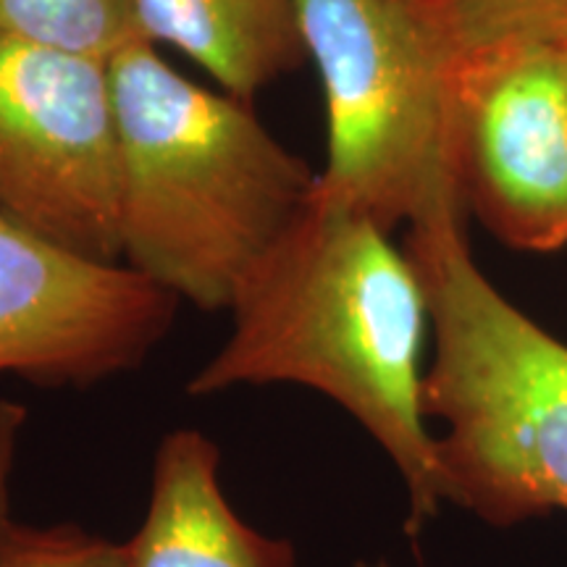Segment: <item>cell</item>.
Masks as SVG:
<instances>
[{
    "label": "cell",
    "mask_w": 567,
    "mask_h": 567,
    "mask_svg": "<svg viewBox=\"0 0 567 567\" xmlns=\"http://www.w3.org/2000/svg\"><path fill=\"white\" fill-rule=\"evenodd\" d=\"M231 334L189 396L297 384L334 400L386 452L408 488V536L446 505L436 436L423 413L425 295L408 252L365 213L310 195L245 274Z\"/></svg>",
    "instance_id": "1"
},
{
    "label": "cell",
    "mask_w": 567,
    "mask_h": 567,
    "mask_svg": "<svg viewBox=\"0 0 567 567\" xmlns=\"http://www.w3.org/2000/svg\"><path fill=\"white\" fill-rule=\"evenodd\" d=\"M122 166V260L200 310H229L245 274L313 195L318 174L250 105L179 74L140 40L109 63Z\"/></svg>",
    "instance_id": "2"
},
{
    "label": "cell",
    "mask_w": 567,
    "mask_h": 567,
    "mask_svg": "<svg viewBox=\"0 0 567 567\" xmlns=\"http://www.w3.org/2000/svg\"><path fill=\"white\" fill-rule=\"evenodd\" d=\"M465 210L446 200L408 226L405 252L434 329L423 413L444 423L446 502L509 528L567 513V344L486 279Z\"/></svg>",
    "instance_id": "3"
},
{
    "label": "cell",
    "mask_w": 567,
    "mask_h": 567,
    "mask_svg": "<svg viewBox=\"0 0 567 567\" xmlns=\"http://www.w3.org/2000/svg\"><path fill=\"white\" fill-rule=\"evenodd\" d=\"M326 101L316 195L392 234L463 200L457 59L431 0H295Z\"/></svg>",
    "instance_id": "4"
},
{
    "label": "cell",
    "mask_w": 567,
    "mask_h": 567,
    "mask_svg": "<svg viewBox=\"0 0 567 567\" xmlns=\"http://www.w3.org/2000/svg\"><path fill=\"white\" fill-rule=\"evenodd\" d=\"M0 216L122 264V166L109 63L0 34Z\"/></svg>",
    "instance_id": "5"
},
{
    "label": "cell",
    "mask_w": 567,
    "mask_h": 567,
    "mask_svg": "<svg viewBox=\"0 0 567 567\" xmlns=\"http://www.w3.org/2000/svg\"><path fill=\"white\" fill-rule=\"evenodd\" d=\"M179 297L0 216V373L92 386L130 373L172 329Z\"/></svg>",
    "instance_id": "6"
},
{
    "label": "cell",
    "mask_w": 567,
    "mask_h": 567,
    "mask_svg": "<svg viewBox=\"0 0 567 567\" xmlns=\"http://www.w3.org/2000/svg\"><path fill=\"white\" fill-rule=\"evenodd\" d=\"M455 116L467 208L515 250L567 245V74L555 42L457 59Z\"/></svg>",
    "instance_id": "7"
},
{
    "label": "cell",
    "mask_w": 567,
    "mask_h": 567,
    "mask_svg": "<svg viewBox=\"0 0 567 567\" xmlns=\"http://www.w3.org/2000/svg\"><path fill=\"white\" fill-rule=\"evenodd\" d=\"M122 547L126 567H300L292 542L234 513L221 450L197 429L161 439L145 520Z\"/></svg>",
    "instance_id": "8"
},
{
    "label": "cell",
    "mask_w": 567,
    "mask_h": 567,
    "mask_svg": "<svg viewBox=\"0 0 567 567\" xmlns=\"http://www.w3.org/2000/svg\"><path fill=\"white\" fill-rule=\"evenodd\" d=\"M142 38L203 66L250 103L308 61L295 0H137Z\"/></svg>",
    "instance_id": "9"
},
{
    "label": "cell",
    "mask_w": 567,
    "mask_h": 567,
    "mask_svg": "<svg viewBox=\"0 0 567 567\" xmlns=\"http://www.w3.org/2000/svg\"><path fill=\"white\" fill-rule=\"evenodd\" d=\"M0 34L103 63L145 40L137 0H0Z\"/></svg>",
    "instance_id": "10"
},
{
    "label": "cell",
    "mask_w": 567,
    "mask_h": 567,
    "mask_svg": "<svg viewBox=\"0 0 567 567\" xmlns=\"http://www.w3.org/2000/svg\"><path fill=\"white\" fill-rule=\"evenodd\" d=\"M455 59L513 42H557L567 0H431Z\"/></svg>",
    "instance_id": "11"
},
{
    "label": "cell",
    "mask_w": 567,
    "mask_h": 567,
    "mask_svg": "<svg viewBox=\"0 0 567 567\" xmlns=\"http://www.w3.org/2000/svg\"><path fill=\"white\" fill-rule=\"evenodd\" d=\"M0 567H126L124 547L80 526L0 523Z\"/></svg>",
    "instance_id": "12"
},
{
    "label": "cell",
    "mask_w": 567,
    "mask_h": 567,
    "mask_svg": "<svg viewBox=\"0 0 567 567\" xmlns=\"http://www.w3.org/2000/svg\"><path fill=\"white\" fill-rule=\"evenodd\" d=\"M27 423V408L19 402L0 400V523L9 520L11 476L17 467L21 431Z\"/></svg>",
    "instance_id": "13"
},
{
    "label": "cell",
    "mask_w": 567,
    "mask_h": 567,
    "mask_svg": "<svg viewBox=\"0 0 567 567\" xmlns=\"http://www.w3.org/2000/svg\"><path fill=\"white\" fill-rule=\"evenodd\" d=\"M555 45L559 48V55H563V63H565V74H567V34L565 38H559Z\"/></svg>",
    "instance_id": "14"
},
{
    "label": "cell",
    "mask_w": 567,
    "mask_h": 567,
    "mask_svg": "<svg viewBox=\"0 0 567 567\" xmlns=\"http://www.w3.org/2000/svg\"><path fill=\"white\" fill-rule=\"evenodd\" d=\"M352 567H392V565H386V563H354Z\"/></svg>",
    "instance_id": "15"
}]
</instances>
